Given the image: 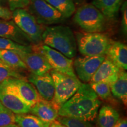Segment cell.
Returning a JSON list of instances; mask_svg holds the SVG:
<instances>
[{"mask_svg": "<svg viewBox=\"0 0 127 127\" xmlns=\"http://www.w3.org/2000/svg\"><path fill=\"white\" fill-rule=\"evenodd\" d=\"M101 102L88 83H82L77 91L60 107L58 116L93 121L98 115Z\"/></svg>", "mask_w": 127, "mask_h": 127, "instance_id": "1", "label": "cell"}, {"mask_svg": "<svg viewBox=\"0 0 127 127\" xmlns=\"http://www.w3.org/2000/svg\"><path fill=\"white\" fill-rule=\"evenodd\" d=\"M42 42L69 58L72 59L77 54L75 36L68 26L57 25L47 27L42 33Z\"/></svg>", "mask_w": 127, "mask_h": 127, "instance_id": "2", "label": "cell"}, {"mask_svg": "<svg viewBox=\"0 0 127 127\" xmlns=\"http://www.w3.org/2000/svg\"><path fill=\"white\" fill-rule=\"evenodd\" d=\"M74 21L87 32H101L105 27V17L93 4L80 6L75 11Z\"/></svg>", "mask_w": 127, "mask_h": 127, "instance_id": "3", "label": "cell"}, {"mask_svg": "<svg viewBox=\"0 0 127 127\" xmlns=\"http://www.w3.org/2000/svg\"><path fill=\"white\" fill-rule=\"evenodd\" d=\"M78 50L83 56L106 55L110 39L101 32H81L76 34Z\"/></svg>", "mask_w": 127, "mask_h": 127, "instance_id": "4", "label": "cell"}, {"mask_svg": "<svg viewBox=\"0 0 127 127\" xmlns=\"http://www.w3.org/2000/svg\"><path fill=\"white\" fill-rule=\"evenodd\" d=\"M54 83L55 92L52 102L60 107L74 95L82 82L77 76L73 77L51 69L50 71Z\"/></svg>", "mask_w": 127, "mask_h": 127, "instance_id": "5", "label": "cell"}, {"mask_svg": "<svg viewBox=\"0 0 127 127\" xmlns=\"http://www.w3.org/2000/svg\"><path fill=\"white\" fill-rule=\"evenodd\" d=\"M31 48L32 51L43 55L52 69L66 75L76 76L73 66V60L71 58L42 43L32 44Z\"/></svg>", "mask_w": 127, "mask_h": 127, "instance_id": "6", "label": "cell"}, {"mask_svg": "<svg viewBox=\"0 0 127 127\" xmlns=\"http://www.w3.org/2000/svg\"><path fill=\"white\" fill-rule=\"evenodd\" d=\"M12 20L27 35L32 44L42 42V33L45 30L43 25L37 22L35 18L25 9H17L12 11Z\"/></svg>", "mask_w": 127, "mask_h": 127, "instance_id": "7", "label": "cell"}, {"mask_svg": "<svg viewBox=\"0 0 127 127\" xmlns=\"http://www.w3.org/2000/svg\"><path fill=\"white\" fill-rule=\"evenodd\" d=\"M0 87L14 94L30 107L41 98L35 87L26 78H10L0 83Z\"/></svg>", "mask_w": 127, "mask_h": 127, "instance_id": "8", "label": "cell"}, {"mask_svg": "<svg viewBox=\"0 0 127 127\" xmlns=\"http://www.w3.org/2000/svg\"><path fill=\"white\" fill-rule=\"evenodd\" d=\"M27 7L28 11L41 25L61 23L66 19L46 0H30V4Z\"/></svg>", "mask_w": 127, "mask_h": 127, "instance_id": "9", "label": "cell"}, {"mask_svg": "<svg viewBox=\"0 0 127 127\" xmlns=\"http://www.w3.org/2000/svg\"><path fill=\"white\" fill-rule=\"evenodd\" d=\"M105 57L106 55L77 57L73 61V66L79 80L84 83L90 82Z\"/></svg>", "mask_w": 127, "mask_h": 127, "instance_id": "10", "label": "cell"}, {"mask_svg": "<svg viewBox=\"0 0 127 127\" xmlns=\"http://www.w3.org/2000/svg\"><path fill=\"white\" fill-rule=\"evenodd\" d=\"M23 60L28 70L35 75H43L52 69L43 55L34 51H21L17 52Z\"/></svg>", "mask_w": 127, "mask_h": 127, "instance_id": "11", "label": "cell"}, {"mask_svg": "<svg viewBox=\"0 0 127 127\" xmlns=\"http://www.w3.org/2000/svg\"><path fill=\"white\" fill-rule=\"evenodd\" d=\"M27 81L34 85L42 99L49 101H52L55 87L50 72L40 75L31 73L28 75Z\"/></svg>", "mask_w": 127, "mask_h": 127, "instance_id": "12", "label": "cell"}, {"mask_svg": "<svg viewBox=\"0 0 127 127\" xmlns=\"http://www.w3.org/2000/svg\"><path fill=\"white\" fill-rule=\"evenodd\" d=\"M0 36L10 39L21 45H32L30 38L17 26L13 20L0 18Z\"/></svg>", "mask_w": 127, "mask_h": 127, "instance_id": "13", "label": "cell"}, {"mask_svg": "<svg viewBox=\"0 0 127 127\" xmlns=\"http://www.w3.org/2000/svg\"><path fill=\"white\" fill-rule=\"evenodd\" d=\"M60 108L52 101L41 98L30 108V113L36 116L47 123H51L58 117Z\"/></svg>", "mask_w": 127, "mask_h": 127, "instance_id": "14", "label": "cell"}, {"mask_svg": "<svg viewBox=\"0 0 127 127\" xmlns=\"http://www.w3.org/2000/svg\"><path fill=\"white\" fill-rule=\"evenodd\" d=\"M120 70L118 66L106 57L89 82H104L110 85L118 78Z\"/></svg>", "mask_w": 127, "mask_h": 127, "instance_id": "15", "label": "cell"}, {"mask_svg": "<svg viewBox=\"0 0 127 127\" xmlns=\"http://www.w3.org/2000/svg\"><path fill=\"white\" fill-rule=\"evenodd\" d=\"M106 57L120 69H127V46L120 41L110 40Z\"/></svg>", "mask_w": 127, "mask_h": 127, "instance_id": "16", "label": "cell"}, {"mask_svg": "<svg viewBox=\"0 0 127 127\" xmlns=\"http://www.w3.org/2000/svg\"><path fill=\"white\" fill-rule=\"evenodd\" d=\"M0 101L15 114L30 113L31 107L13 93L0 87Z\"/></svg>", "mask_w": 127, "mask_h": 127, "instance_id": "17", "label": "cell"}, {"mask_svg": "<svg viewBox=\"0 0 127 127\" xmlns=\"http://www.w3.org/2000/svg\"><path fill=\"white\" fill-rule=\"evenodd\" d=\"M125 0H93V4L108 19H114L118 15Z\"/></svg>", "mask_w": 127, "mask_h": 127, "instance_id": "18", "label": "cell"}, {"mask_svg": "<svg viewBox=\"0 0 127 127\" xmlns=\"http://www.w3.org/2000/svg\"><path fill=\"white\" fill-rule=\"evenodd\" d=\"M111 93L115 97L122 101L124 105L127 104V73L121 69L118 77L110 85Z\"/></svg>", "mask_w": 127, "mask_h": 127, "instance_id": "19", "label": "cell"}, {"mask_svg": "<svg viewBox=\"0 0 127 127\" xmlns=\"http://www.w3.org/2000/svg\"><path fill=\"white\" fill-rule=\"evenodd\" d=\"M98 123L100 127H113L120 118V114L115 108L104 105L98 112Z\"/></svg>", "mask_w": 127, "mask_h": 127, "instance_id": "20", "label": "cell"}, {"mask_svg": "<svg viewBox=\"0 0 127 127\" xmlns=\"http://www.w3.org/2000/svg\"><path fill=\"white\" fill-rule=\"evenodd\" d=\"M15 123L20 127H49L51 124L30 113L15 114Z\"/></svg>", "mask_w": 127, "mask_h": 127, "instance_id": "21", "label": "cell"}, {"mask_svg": "<svg viewBox=\"0 0 127 127\" xmlns=\"http://www.w3.org/2000/svg\"><path fill=\"white\" fill-rule=\"evenodd\" d=\"M0 60L16 70L28 69L19 55L12 51L0 49Z\"/></svg>", "mask_w": 127, "mask_h": 127, "instance_id": "22", "label": "cell"}, {"mask_svg": "<svg viewBox=\"0 0 127 127\" xmlns=\"http://www.w3.org/2000/svg\"><path fill=\"white\" fill-rule=\"evenodd\" d=\"M66 19L75 13L76 7L73 0H46Z\"/></svg>", "mask_w": 127, "mask_h": 127, "instance_id": "23", "label": "cell"}, {"mask_svg": "<svg viewBox=\"0 0 127 127\" xmlns=\"http://www.w3.org/2000/svg\"><path fill=\"white\" fill-rule=\"evenodd\" d=\"M0 49L11 50L16 53L21 51H32L31 45L25 46L21 45L9 39L0 36Z\"/></svg>", "mask_w": 127, "mask_h": 127, "instance_id": "24", "label": "cell"}, {"mask_svg": "<svg viewBox=\"0 0 127 127\" xmlns=\"http://www.w3.org/2000/svg\"><path fill=\"white\" fill-rule=\"evenodd\" d=\"M88 84L98 97L104 100H107L111 97V91L108 84L104 82H89Z\"/></svg>", "mask_w": 127, "mask_h": 127, "instance_id": "25", "label": "cell"}, {"mask_svg": "<svg viewBox=\"0 0 127 127\" xmlns=\"http://www.w3.org/2000/svg\"><path fill=\"white\" fill-rule=\"evenodd\" d=\"M10 78H25L18 70L11 68L0 60V83Z\"/></svg>", "mask_w": 127, "mask_h": 127, "instance_id": "26", "label": "cell"}, {"mask_svg": "<svg viewBox=\"0 0 127 127\" xmlns=\"http://www.w3.org/2000/svg\"><path fill=\"white\" fill-rule=\"evenodd\" d=\"M56 120L67 127H94L89 121L75 118L58 116Z\"/></svg>", "mask_w": 127, "mask_h": 127, "instance_id": "27", "label": "cell"}, {"mask_svg": "<svg viewBox=\"0 0 127 127\" xmlns=\"http://www.w3.org/2000/svg\"><path fill=\"white\" fill-rule=\"evenodd\" d=\"M15 123V114L5 108L0 111V127Z\"/></svg>", "mask_w": 127, "mask_h": 127, "instance_id": "28", "label": "cell"}, {"mask_svg": "<svg viewBox=\"0 0 127 127\" xmlns=\"http://www.w3.org/2000/svg\"><path fill=\"white\" fill-rule=\"evenodd\" d=\"M9 9L11 11L17 9H25L30 4V0H7Z\"/></svg>", "mask_w": 127, "mask_h": 127, "instance_id": "29", "label": "cell"}, {"mask_svg": "<svg viewBox=\"0 0 127 127\" xmlns=\"http://www.w3.org/2000/svg\"><path fill=\"white\" fill-rule=\"evenodd\" d=\"M121 11L122 14L121 28L124 35H127V2L125 1L121 7Z\"/></svg>", "mask_w": 127, "mask_h": 127, "instance_id": "30", "label": "cell"}, {"mask_svg": "<svg viewBox=\"0 0 127 127\" xmlns=\"http://www.w3.org/2000/svg\"><path fill=\"white\" fill-rule=\"evenodd\" d=\"M12 17V11L7 7L0 5V18L4 20H11Z\"/></svg>", "mask_w": 127, "mask_h": 127, "instance_id": "31", "label": "cell"}, {"mask_svg": "<svg viewBox=\"0 0 127 127\" xmlns=\"http://www.w3.org/2000/svg\"><path fill=\"white\" fill-rule=\"evenodd\" d=\"M113 127H127V121L126 118H119Z\"/></svg>", "mask_w": 127, "mask_h": 127, "instance_id": "32", "label": "cell"}, {"mask_svg": "<svg viewBox=\"0 0 127 127\" xmlns=\"http://www.w3.org/2000/svg\"><path fill=\"white\" fill-rule=\"evenodd\" d=\"M49 127H67L65 125L63 124L58 121L57 120H55L52 121Z\"/></svg>", "mask_w": 127, "mask_h": 127, "instance_id": "33", "label": "cell"}, {"mask_svg": "<svg viewBox=\"0 0 127 127\" xmlns=\"http://www.w3.org/2000/svg\"><path fill=\"white\" fill-rule=\"evenodd\" d=\"M7 4H8L7 0H0V5L5 7V5H7Z\"/></svg>", "mask_w": 127, "mask_h": 127, "instance_id": "34", "label": "cell"}, {"mask_svg": "<svg viewBox=\"0 0 127 127\" xmlns=\"http://www.w3.org/2000/svg\"><path fill=\"white\" fill-rule=\"evenodd\" d=\"M20 127V126H18V125L16 124H9L8 125H5V126L4 127Z\"/></svg>", "mask_w": 127, "mask_h": 127, "instance_id": "35", "label": "cell"}, {"mask_svg": "<svg viewBox=\"0 0 127 127\" xmlns=\"http://www.w3.org/2000/svg\"><path fill=\"white\" fill-rule=\"evenodd\" d=\"M5 108V107H4V105L2 104V102H1V101H0V111L4 110Z\"/></svg>", "mask_w": 127, "mask_h": 127, "instance_id": "36", "label": "cell"}, {"mask_svg": "<svg viewBox=\"0 0 127 127\" xmlns=\"http://www.w3.org/2000/svg\"><path fill=\"white\" fill-rule=\"evenodd\" d=\"M73 1H74V2L77 3V4H80V3H81L83 1V0H73Z\"/></svg>", "mask_w": 127, "mask_h": 127, "instance_id": "37", "label": "cell"}]
</instances>
